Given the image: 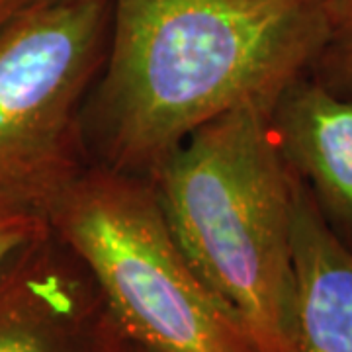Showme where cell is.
Returning a JSON list of instances; mask_svg holds the SVG:
<instances>
[{
  "instance_id": "1",
  "label": "cell",
  "mask_w": 352,
  "mask_h": 352,
  "mask_svg": "<svg viewBox=\"0 0 352 352\" xmlns=\"http://www.w3.org/2000/svg\"><path fill=\"white\" fill-rule=\"evenodd\" d=\"M82 129L92 164L149 178L200 127L280 94L340 47L335 0H112Z\"/></svg>"
},
{
  "instance_id": "2",
  "label": "cell",
  "mask_w": 352,
  "mask_h": 352,
  "mask_svg": "<svg viewBox=\"0 0 352 352\" xmlns=\"http://www.w3.org/2000/svg\"><path fill=\"white\" fill-rule=\"evenodd\" d=\"M243 104L200 127L149 176L164 221L201 280L243 321L258 352H292L296 175L270 126Z\"/></svg>"
},
{
  "instance_id": "3",
  "label": "cell",
  "mask_w": 352,
  "mask_h": 352,
  "mask_svg": "<svg viewBox=\"0 0 352 352\" xmlns=\"http://www.w3.org/2000/svg\"><path fill=\"white\" fill-rule=\"evenodd\" d=\"M47 223L87 266L127 339L149 352H258L178 247L149 178L90 164Z\"/></svg>"
},
{
  "instance_id": "4",
  "label": "cell",
  "mask_w": 352,
  "mask_h": 352,
  "mask_svg": "<svg viewBox=\"0 0 352 352\" xmlns=\"http://www.w3.org/2000/svg\"><path fill=\"white\" fill-rule=\"evenodd\" d=\"M112 0H50L0 36V206L47 219L92 164L82 116L102 73Z\"/></svg>"
},
{
  "instance_id": "5",
  "label": "cell",
  "mask_w": 352,
  "mask_h": 352,
  "mask_svg": "<svg viewBox=\"0 0 352 352\" xmlns=\"http://www.w3.org/2000/svg\"><path fill=\"white\" fill-rule=\"evenodd\" d=\"M118 325L51 227L0 268V352H110Z\"/></svg>"
},
{
  "instance_id": "6",
  "label": "cell",
  "mask_w": 352,
  "mask_h": 352,
  "mask_svg": "<svg viewBox=\"0 0 352 352\" xmlns=\"http://www.w3.org/2000/svg\"><path fill=\"white\" fill-rule=\"evenodd\" d=\"M270 126L289 170L352 237V98L300 76L280 94Z\"/></svg>"
},
{
  "instance_id": "7",
  "label": "cell",
  "mask_w": 352,
  "mask_h": 352,
  "mask_svg": "<svg viewBox=\"0 0 352 352\" xmlns=\"http://www.w3.org/2000/svg\"><path fill=\"white\" fill-rule=\"evenodd\" d=\"M292 245L296 270L292 352H352V247L298 176Z\"/></svg>"
},
{
  "instance_id": "8",
  "label": "cell",
  "mask_w": 352,
  "mask_h": 352,
  "mask_svg": "<svg viewBox=\"0 0 352 352\" xmlns=\"http://www.w3.org/2000/svg\"><path fill=\"white\" fill-rule=\"evenodd\" d=\"M47 219L41 215L0 206V268L32 241L38 239L43 231H47Z\"/></svg>"
},
{
  "instance_id": "9",
  "label": "cell",
  "mask_w": 352,
  "mask_h": 352,
  "mask_svg": "<svg viewBox=\"0 0 352 352\" xmlns=\"http://www.w3.org/2000/svg\"><path fill=\"white\" fill-rule=\"evenodd\" d=\"M50 0H0V36Z\"/></svg>"
},
{
  "instance_id": "10",
  "label": "cell",
  "mask_w": 352,
  "mask_h": 352,
  "mask_svg": "<svg viewBox=\"0 0 352 352\" xmlns=\"http://www.w3.org/2000/svg\"><path fill=\"white\" fill-rule=\"evenodd\" d=\"M340 20V47L352 65V0H335Z\"/></svg>"
},
{
  "instance_id": "11",
  "label": "cell",
  "mask_w": 352,
  "mask_h": 352,
  "mask_svg": "<svg viewBox=\"0 0 352 352\" xmlns=\"http://www.w3.org/2000/svg\"><path fill=\"white\" fill-rule=\"evenodd\" d=\"M110 352H149V351H147V349H143V346L138 344L135 340L127 339L126 335L122 333V329L118 327V333H116V337H113Z\"/></svg>"
}]
</instances>
